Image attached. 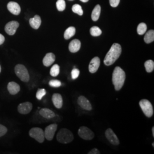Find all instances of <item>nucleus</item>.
Returning a JSON list of instances; mask_svg holds the SVG:
<instances>
[{"label": "nucleus", "mask_w": 154, "mask_h": 154, "mask_svg": "<svg viewBox=\"0 0 154 154\" xmlns=\"http://www.w3.org/2000/svg\"><path fill=\"white\" fill-rule=\"evenodd\" d=\"M121 46L119 44L115 43L112 45L109 51L107 53L104 60V63L106 66L112 65L121 54Z\"/></svg>", "instance_id": "nucleus-1"}, {"label": "nucleus", "mask_w": 154, "mask_h": 154, "mask_svg": "<svg viewBox=\"0 0 154 154\" xmlns=\"http://www.w3.org/2000/svg\"><path fill=\"white\" fill-rule=\"evenodd\" d=\"M126 79V74L121 67L116 66L112 73V81L115 90L119 91L122 88Z\"/></svg>", "instance_id": "nucleus-2"}, {"label": "nucleus", "mask_w": 154, "mask_h": 154, "mask_svg": "<svg viewBox=\"0 0 154 154\" xmlns=\"http://www.w3.org/2000/svg\"><path fill=\"white\" fill-rule=\"evenodd\" d=\"M73 139L72 133L67 128H62L57 135V139L61 143H70L73 140Z\"/></svg>", "instance_id": "nucleus-3"}, {"label": "nucleus", "mask_w": 154, "mask_h": 154, "mask_svg": "<svg viewBox=\"0 0 154 154\" xmlns=\"http://www.w3.org/2000/svg\"><path fill=\"white\" fill-rule=\"evenodd\" d=\"M14 72L17 76L18 77L21 81L24 82H28L30 79L28 69L26 67L22 64H18L14 67Z\"/></svg>", "instance_id": "nucleus-4"}, {"label": "nucleus", "mask_w": 154, "mask_h": 154, "mask_svg": "<svg viewBox=\"0 0 154 154\" xmlns=\"http://www.w3.org/2000/svg\"><path fill=\"white\" fill-rule=\"evenodd\" d=\"M29 135L31 138L34 139L39 143H42L44 142V131L39 127H34L30 130Z\"/></svg>", "instance_id": "nucleus-5"}, {"label": "nucleus", "mask_w": 154, "mask_h": 154, "mask_svg": "<svg viewBox=\"0 0 154 154\" xmlns=\"http://www.w3.org/2000/svg\"><path fill=\"white\" fill-rule=\"evenodd\" d=\"M139 106L143 111V113L147 117L150 118L153 116V107L149 100L147 99H142L139 102Z\"/></svg>", "instance_id": "nucleus-6"}, {"label": "nucleus", "mask_w": 154, "mask_h": 154, "mask_svg": "<svg viewBox=\"0 0 154 154\" xmlns=\"http://www.w3.org/2000/svg\"><path fill=\"white\" fill-rule=\"evenodd\" d=\"M78 135L84 140H90L94 137V132L88 127L85 126L81 127L78 130Z\"/></svg>", "instance_id": "nucleus-7"}, {"label": "nucleus", "mask_w": 154, "mask_h": 154, "mask_svg": "<svg viewBox=\"0 0 154 154\" xmlns=\"http://www.w3.org/2000/svg\"><path fill=\"white\" fill-rule=\"evenodd\" d=\"M57 129V125L51 124L45 128L44 131L45 138L48 140H52Z\"/></svg>", "instance_id": "nucleus-8"}, {"label": "nucleus", "mask_w": 154, "mask_h": 154, "mask_svg": "<svg viewBox=\"0 0 154 154\" xmlns=\"http://www.w3.org/2000/svg\"><path fill=\"white\" fill-rule=\"evenodd\" d=\"M19 23L16 21H12L9 22L5 26V30L6 33L10 35L15 34L17 29L19 27Z\"/></svg>", "instance_id": "nucleus-9"}, {"label": "nucleus", "mask_w": 154, "mask_h": 154, "mask_svg": "<svg viewBox=\"0 0 154 154\" xmlns=\"http://www.w3.org/2000/svg\"><path fill=\"white\" fill-rule=\"evenodd\" d=\"M105 136L110 143L114 146L119 144V139L116 135V134L112 131V129L108 128L105 132Z\"/></svg>", "instance_id": "nucleus-10"}, {"label": "nucleus", "mask_w": 154, "mask_h": 154, "mask_svg": "<svg viewBox=\"0 0 154 154\" xmlns=\"http://www.w3.org/2000/svg\"><path fill=\"white\" fill-rule=\"evenodd\" d=\"M33 109V105L29 102L22 103L18 106V111L21 114H28Z\"/></svg>", "instance_id": "nucleus-11"}, {"label": "nucleus", "mask_w": 154, "mask_h": 154, "mask_svg": "<svg viewBox=\"0 0 154 154\" xmlns=\"http://www.w3.org/2000/svg\"><path fill=\"white\" fill-rule=\"evenodd\" d=\"M78 104L83 109L91 111L92 110V106L90 101L84 96H79L78 98Z\"/></svg>", "instance_id": "nucleus-12"}, {"label": "nucleus", "mask_w": 154, "mask_h": 154, "mask_svg": "<svg viewBox=\"0 0 154 154\" xmlns=\"http://www.w3.org/2000/svg\"><path fill=\"white\" fill-rule=\"evenodd\" d=\"M100 61L99 57H95L91 60L88 66L89 72L91 73H95L97 72L99 69Z\"/></svg>", "instance_id": "nucleus-13"}, {"label": "nucleus", "mask_w": 154, "mask_h": 154, "mask_svg": "<svg viewBox=\"0 0 154 154\" xmlns=\"http://www.w3.org/2000/svg\"><path fill=\"white\" fill-rule=\"evenodd\" d=\"M7 8L8 11L14 15H18L21 12L20 6L16 2H13V1L9 2L8 4Z\"/></svg>", "instance_id": "nucleus-14"}, {"label": "nucleus", "mask_w": 154, "mask_h": 154, "mask_svg": "<svg viewBox=\"0 0 154 154\" xmlns=\"http://www.w3.org/2000/svg\"><path fill=\"white\" fill-rule=\"evenodd\" d=\"M52 101L56 108L61 109L63 106V99L61 94H54L52 96Z\"/></svg>", "instance_id": "nucleus-15"}, {"label": "nucleus", "mask_w": 154, "mask_h": 154, "mask_svg": "<svg viewBox=\"0 0 154 154\" xmlns=\"http://www.w3.org/2000/svg\"><path fill=\"white\" fill-rule=\"evenodd\" d=\"M81 41L77 39H73L69 45V49L72 53H77L81 48Z\"/></svg>", "instance_id": "nucleus-16"}, {"label": "nucleus", "mask_w": 154, "mask_h": 154, "mask_svg": "<svg viewBox=\"0 0 154 154\" xmlns=\"http://www.w3.org/2000/svg\"><path fill=\"white\" fill-rule=\"evenodd\" d=\"M8 90L11 95H16L20 91V85L15 82H11L8 85Z\"/></svg>", "instance_id": "nucleus-17"}, {"label": "nucleus", "mask_w": 154, "mask_h": 154, "mask_svg": "<svg viewBox=\"0 0 154 154\" xmlns=\"http://www.w3.org/2000/svg\"><path fill=\"white\" fill-rule=\"evenodd\" d=\"M55 60V56L52 53L46 54L43 59V64L46 67H49L51 65Z\"/></svg>", "instance_id": "nucleus-18"}, {"label": "nucleus", "mask_w": 154, "mask_h": 154, "mask_svg": "<svg viewBox=\"0 0 154 154\" xmlns=\"http://www.w3.org/2000/svg\"><path fill=\"white\" fill-rule=\"evenodd\" d=\"M39 114L44 118L48 119H52L55 116V113L53 111L47 108H44L41 109L39 111Z\"/></svg>", "instance_id": "nucleus-19"}, {"label": "nucleus", "mask_w": 154, "mask_h": 154, "mask_svg": "<svg viewBox=\"0 0 154 154\" xmlns=\"http://www.w3.org/2000/svg\"><path fill=\"white\" fill-rule=\"evenodd\" d=\"M29 23L34 29H38L41 25V18L38 15H35L29 20Z\"/></svg>", "instance_id": "nucleus-20"}, {"label": "nucleus", "mask_w": 154, "mask_h": 154, "mask_svg": "<svg viewBox=\"0 0 154 154\" xmlns=\"http://www.w3.org/2000/svg\"><path fill=\"white\" fill-rule=\"evenodd\" d=\"M100 11H101V8L99 5H96V6L94 8L91 13V18L94 21H97L98 20L100 14Z\"/></svg>", "instance_id": "nucleus-21"}, {"label": "nucleus", "mask_w": 154, "mask_h": 154, "mask_svg": "<svg viewBox=\"0 0 154 154\" xmlns=\"http://www.w3.org/2000/svg\"><path fill=\"white\" fill-rule=\"evenodd\" d=\"M144 41L146 44H150L154 41V30H150L146 33L144 37Z\"/></svg>", "instance_id": "nucleus-22"}, {"label": "nucleus", "mask_w": 154, "mask_h": 154, "mask_svg": "<svg viewBox=\"0 0 154 154\" xmlns=\"http://www.w3.org/2000/svg\"><path fill=\"white\" fill-rule=\"evenodd\" d=\"M75 34V28L70 26L67 28L64 33V38L65 39L71 38Z\"/></svg>", "instance_id": "nucleus-23"}, {"label": "nucleus", "mask_w": 154, "mask_h": 154, "mask_svg": "<svg viewBox=\"0 0 154 154\" xmlns=\"http://www.w3.org/2000/svg\"><path fill=\"white\" fill-rule=\"evenodd\" d=\"M60 66L57 64H55L54 65L51 67L50 71V74L52 77H56L58 75V74H60Z\"/></svg>", "instance_id": "nucleus-24"}, {"label": "nucleus", "mask_w": 154, "mask_h": 154, "mask_svg": "<svg viewBox=\"0 0 154 154\" xmlns=\"http://www.w3.org/2000/svg\"><path fill=\"white\" fill-rule=\"evenodd\" d=\"M144 67L147 72H151L154 71V62L152 60H148L144 63Z\"/></svg>", "instance_id": "nucleus-25"}, {"label": "nucleus", "mask_w": 154, "mask_h": 154, "mask_svg": "<svg viewBox=\"0 0 154 154\" xmlns=\"http://www.w3.org/2000/svg\"><path fill=\"white\" fill-rule=\"evenodd\" d=\"M147 25L145 23H140L138 25V28H137V33L139 35H143L144 33L146 32L147 31Z\"/></svg>", "instance_id": "nucleus-26"}, {"label": "nucleus", "mask_w": 154, "mask_h": 154, "mask_svg": "<svg viewBox=\"0 0 154 154\" xmlns=\"http://www.w3.org/2000/svg\"><path fill=\"white\" fill-rule=\"evenodd\" d=\"M90 32L92 36L98 37L101 35L102 30L98 26H93L90 30Z\"/></svg>", "instance_id": "nucleus-27"}, {"label": "nucleus", "mask_w": 154, "mask_h": 154, "mask_svg": "<svg viewBox=\"0 0 154 154\" xmlns=\"http://www.w3.org/2000/svg\"><path fill=\"white\" fill-rule=\"evenodd\" d=\"M56 6L58 11H63L66 8V2L65 0H58L56 2Z\"/></svg>", "instance_id": "nucleus-28"}, {"label": "nucleus", "mask_w": 154, "mask_h": 154, "mask_svg": "<svg viewBox=\"0 0 154 154\" xmlns=\"http://www.w3.org/2000/svg\"><path fill=\"white\" fill-rule=\"evenodd\" d=\"M72 11L75 13H77L79 16H82L83 13V11L82 8L81 7V6L78 5V4H75L72 6Z\"/></svg>", "instance_id": "nucleus-29"}, {"label": "nucleus", "mask_w": 154, "mask_h": 154, "mask_svg": "<svg viewBox=\"0 0 154 154\" xmlns=\"http://www.w3.org/2000/svg\"><path fill=\"white\" fill-rule=\"evenodd\" d=\"M46 94V91L45 88H39L36 93V98L38 100H41L45 95Z\"/></svg>", "instance_id": "nucleus-30"}, {"label": "nucleus", "mask_w": 154, "mask_h": 154, "mask_svg": "<svg viewBox=\"0 0 154 154\" xmlns=\"http://www.w3.org/2000/svg\"><path fill=\"white\" fill-rule=\"evenodd\" d=\"M50 86L52 88H60L62 85L61 81L57 80V79H53L51 80L49 82Z\"/></svg>", "instance_id": "nucleus-31"}, {"label": "nucleus", "mask_w": 154, "mask_h": 154, "mask_svg": "<svg viewBox=\"0 0 154 154\" xmlns=\"http://www.w3.org/2000/svg\"><path fill=\"white\" fill-rule=\"evenodd\" d=\"M79 73H80L79 70L76 68H74V69H72V79H77V78L79 75Z\"/></svg>", "instance_id": "nucleus-32"}, {"label": "nucleus", "mask_w": 154, "mask_h": 154, "mask_svg": "<svg viewBox=\"0 0 154 154\" xmlns=\"http://www.w3.org/2000/svg\"><path fill=\"white\" fill-rule=\"evenodd\" d=\"M8 132V129L5 126L0 124V137L5 135Z\"/></svg>", "instance_id": "nucleus-33"}, {"label": "nucleus", "mask_w": 154, "mask_h": 154, "mask_svg": "<svg viewBox=\"0 0 154 154\" xmlns=\"http://www.w3.org/2000/svg\"><path fill=\"white\" fill-rule=\"evenodd\" d=\"M120 2V0H110V5L113 8L118 6Z\"/></svg>", "instance_id": "nucleus-34"}, {"label": "nucleus", "mask_w": 154, "mask_h": 154, "mask_svg": "<svg viewBox=\"0 0 154 154\" xmlns=\"http://www.w3.org/2000/svg\"><path fill=\"white\" fill-rule=\"evenodd\" d=\"M100 153V152H99V151L98 149L94 148L88 152V154H99Z\"/></svg>", "instance_id": "nucleus-35"}, {"label": "nucleus", "mask_w": 154, "mask_h": 154, "mask_svg": "<svg viewBox=\"0 0 154 154\" xmlns=\"http://www.w3.org/2000/svg\"><path fill=\"white\" fill-rule=\"evenodd\" d=\"M5 39L4 36L2 34H0V45L4 44V42H5Z\"/></svg>", "instance_id": "nucleus-36"}, {"label": "nucleus", "mask_w": 154, "mask_h": 154, "mask_svg": "<svg viewBox=\"0 0 154 154\" xmlns=\"http://www.w3.org/2000/svg\"><path fill=\"white\" fill-rule=\"evenodd\" d=\"M152 136L154 137V127H153L152 128Z\"/></svg>", "instance_id": "nucleus-37"}, {"label": "nucleus", "mask_w": 154, "mask_h": 154, "mask_svg": "<svg viewBox=\"0 0 154 154\" xmlns=\"http://www.w3.org/2000/svg\"><path fill=\"white\" fill-rule=\"evenodd\" d=\"M80 1H81L82 2H87L88 1V0H80Z\"/></svg>", "instance_id": "nucleus-38"}, {"label": "nucleus", "mask_w": 154, "mask_h": 154, "mask_svg": "<svg viewBox=\"0 0 154 154\" xmlns=\"http://www.w3.org/2000/svg\"><path fill=\"white\" fill-rule=\"evenodd\" d=\"M1 72V65H0V72Z\"/></svg>", "instance_id": "nucleus-39"}, {"label": "nucleus", "mask_w": 154, "mask_h": 154, "mask_svg": "<svg viewBox=\"0 0 154 154\" xmlns=\"http://www.w3.org/2000/svg\"><path fill=\"white\" fill-rule=\"evenodd\" d=\"M152 146H153V147H154V143H152Z\"/></svg>", "instance_id": "nucleus-40"}, {"label": "nucleus", "mask_w": 154, "mask_h": 154, "mask_svg": "<svg viewBox=\"0 0 154 154\" xmlns=\"http://www.w3.org/2000/svg\"><path fill=\"white\" fill-rule=\"evenodd\" d=\"M70 1H72V0H70Z\"/></svg>", "instance_id": "nucleus-41"}]
</instances>
